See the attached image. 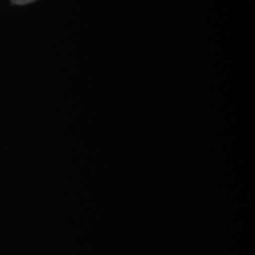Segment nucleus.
Listing matches in <instances>:
<instances>
[{
	"instance_id": "1",
	"label": "nucleus",
	"mask_w": 255,
	"mask_h": 255,
	"mask_svg": "<svg viewBox=\"0 0 255 255\" xmlns=\"http://www.w3.org/2000/svg\"><path fill=\"white\" fill-rule=\"evenodd\" d=\"M36 1V0H11L12 4L14 5H26V4H30V2H33Z\"/></svg>"
}]
</instances>
